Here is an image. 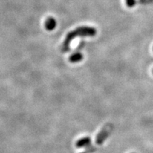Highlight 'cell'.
Segmentation results:
<instances>
[{"label":"cell","mask_w":153,"mask_h":153,"mask_svg":"<svg viewBox=\"0 0 153 153\" xmlns=\"http://www.w3.org/2000/svg\"><path fill=\"white\" fill-rule=\"evenodd\" d=\"M152 72H153V70H152Z\"/></svg>","instance_id":"8"},{"label":"cell","mask_w":153,"mask_h":153,"mask_svg":"<svg viewBox=\"0 0 153 153\" xmlns=\"http://www.w3.org/2000/svg\"><path fill=\"white\" fill-rule=\"evenodd\" d=\"M126 4L128 7H133L135 5V0H126Z\"/></svg>","instance_id":"6"},{"label":"cell","mask_w":153,"mask_h":153,"mask_svg":"<svg viewBox=\"0 0 153 153\" xmlns=\"http://www.w3.org/2000/svg\"><path fill=\"white\" fill-rule=\"evenodd\" d=\"M82 153H87V152H82Z\"/></svg>","instance_id":"7"},{"label":"cell","mask_w":153,"mask_h":153,"mask_svg":"<svg viewBox=\"0 0 153 153\" xmlns=\"http://www.w3.org/2000/svg\"><path fill=\"white\" fill-rule=\"evenodd\" d=\"M113 128L114 127H113V125L111 123H108L105 126H104L102 128V129L101 130V131L97 134L95 140L96 144L99 145H102L105 140L108 137V135L111 133Z\"/></svg>","instance_id":"2"},{"label":"cell","mask_w":153,"mask_h":153,"mask_svg":"<svg viewBox=\"0 0 153 153\" xmlns=\"http://www.w3.org/2000/svg\"><path fill=\"white\" fill-rule=\"evenodd\" d=\"M91 143V138L89 137H85L82 138L78 140L77 142L76 143V146L78 148H83V147H86L89 145Z\"/></svg>","instance_id":"3"},{"label":"cell","mask_w":153,"mask_h":153,"mask_svg":"<svg viewBox=\"0 0 153 153\" xmlns=\"http://www.w3.org/2000/svg\"><path fill=\"white\" fill-rule=\"evenodd\" d=\"M45 26L47 30H52L54 29L56 26V22L55 20L52 17H50L45 21Z\"/></svg>","instance_id":"4"},{"label":"cell","mask_w":153,"mask_h":153,"mask_svg":"<svg viewBox=\"0 0 153 153\" xmlns=\"http://www.w3.org/2000/svg\"><path fill=\"white\" fill-rule=\"evenodd\" d=\"M97 33V30L93 27H89V26H82L76 28L75 30L69 33L67 35L65 40L62 44V52H67L70 49V45L74 38L76 37H91L94 36Z\"/></svg>","instance_id":"1"},{"label":"cell","mask_w":153,"mask_h":153,"mask_svg":"<svg viewBox=\"0 0 153 153\" xmlns=\"http://www.w3.org/2000/svg\"><path fill=\"white\" fill-rule=\"evenodd\" d=\"M82 59H83V55H82L81 53H75L70 57V61L74 63L79 62Z\"/></svg>","instance_id":"5"}]
</instances>
